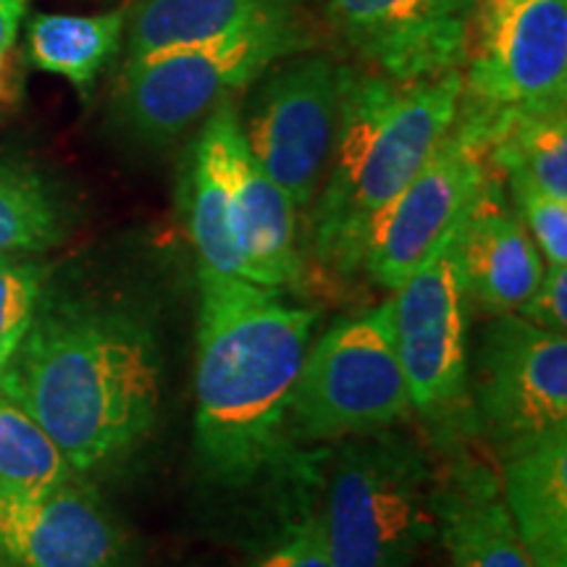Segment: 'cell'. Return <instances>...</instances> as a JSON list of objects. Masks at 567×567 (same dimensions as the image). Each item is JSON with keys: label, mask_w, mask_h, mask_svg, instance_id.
Here are the masks:
<instances>
[{"label": "cell", "mask_w": 567, "mask_h": 567, "mask_svg": "<svg viewBox=\"0 0 567 567\" xmlns=\"http://www.w3.org/2000/svg\"><path fill=\"white\" fill-rule=\"evenodd\" d=\"M413 415L389 302L331 326L310 344L289 402V439L331 444L394 429Z\"/></svg>", "instance_id": "obj_6"}, {"label": "cell", "mask_w": 567, "mask_h": 567, "mask_svg": "<svg viewBox=\"0 0 567 567\" xmlns=\"http://www.w3.org/2000/svg\"><path fill=\"white\" fill-rule=\"evenodd\" d=\"M492 172L484 147L452 126L408 187L379 213L360 271L394 292L455 234Z\"/></svg>", "instance_id": "obj_11"}, {"label": "cell", "mask_w": 567, "mask_h": 567, "mask_svg": "<svg viewBox=\"0 0 567 567\" xmlns=\"http://www.w3.org/2000/svg\"><path fill=\"white\" fill-rule=\"evenodd\" d=\"M452 237L389 300L394 350L405 373L413 415L434 444H465L478 431L471 402V347Z\"/></svg>", "instance_id": "obj_7"}, {"label": "cell", "mask_w": 567, "mask_h": 567, "mask_svg": "<svg viewBox=\"0 0 567 567\" xmlns=\"http://www.w3.org/2000/svg\"><path fill=\"white\" fill-rule=\"evenodd\" d=\"M24 11H27V0H0V105H3L6 71H9L13 42H17Z\"/></svg>", "instance_id": "obj_28"}, {"label": "cell", "mask_w": 567, "mask_h": 567, "mask_svg": "<svg viewBox=\"0 0 567 567\" xmlns=\"http://www.w3.org/2000/svg\"><path fill=\"white\" fill-rule=\"evenodd\" d=\"M329 19L371 71L423 82L460 71L471 21L450 0H329Z\"/></svg>", "instance_id": "obj_13"}, {"label": "cell", "mask_w": 567, "mask_h": 567, "mask_svg": "<svg viewBox=\"0 0 567 567\" xmlns=\"http://www.w3.org/2000/svg\"><path fill=\"white\" fill-rule=\"evenodd\" d=\"M130 538L87 478L45 494H0L3 567H130Z\"/></svg>", "instance_id": "obj_12"}, {"label": "cell", "mask_w": 567, "mask_h": 567, "mask_svg": "<svg viewBox=\"0 0 567 567\" xmlns=\"http://www.w3.org/2000/svg\"><path fill=\"white\" fill-rule=\"evenodd\" d=\"M295 0H140L126 17V61L208 45L292 11Z\"/></svg>", "instance_id": "obj_18"}, {"label": "cell", "mask_w": 567, "mask_h": 567, "mask_svg": "<svg viewBox=\"0 0 567 567\" xmlns=\"http://www.w3.org/2000/svg\"><path fill=\"white\" fill-rule=\"evenodd\" d=\"M231 195V221L245 281L271 289H302L305 258L297 243V208L247 151L234 103L210 113Z\"/></svg>", "instance_id": "obj_14"}, {"label": "cell", "mask_w": 567, "mask_h": 567, "mask_svg": "<svg viewBox=\"0 0 567 567\" xmlns=\"http://www.w3.org/2000/svg\"><path fill=\"white\" fill-rule=\"evenodd\" d=\"M302 48L308 34L287 11L208 45L124 61L113 97L116 122L134 142L168 145Z\"/></svg>", "instance_id": "obj_5"}, {"label": "cell", "mask_w": 567, "mask_h": 567, "mask_svg": "<svg viewBox=\"0 0 567 567\" xmlns=\"http://www.w3.org/2000/svg\"><path fill=\"white\" fill-rule=\"evenodd\" d=\"M567 0H478L467 30L455 126L565 105Z\"/></svg>", "instance_id": "obj_8"}, {"label": "cell", "mask_w": 567, "mask_h": 567, "mask_svg": "<svg viewBox=\"0 0 567 567\" xmlns=\"http://www.w3.org/2000/svg\"><path fill=\"white\" fill-rule=\"evenodd\" d=\"M250 567H331L321 515L308 499L266 528L255 544Z\"/></svg>", "instance_id": "obj_24"}, {"label": "cell", "mask_w": 567, "mask_h": 567, "mask_svg": "<svg viewBox=\"0 0 567 567\" xmlns=\"http://www.w3.org/2000/svg\"><path fill=\"white\" fill-rule=\"evenodd\" d=\"M478 431L496 450L567 429V339L517 313L492 316L471 371Z\"/></svg>", "instance_id": "obj_10"}, {"label": "cell", "mask_w": 567, "mask_h": 567, "mask_svg": "<svg viewBox=\"0 0 567 567\" xmlns=\"http://www.w3.org/2000/svg\"><path fill=\"white\" fill-rule=\"evenodd\" d=\"M452 258L471 313H515L542 281L547 264L496 172L488 174L460 218L452 234Z\"/></svg>", "instance_id": "obj_15"}, {"label": "cell", "mask_w": 567, "mask_h": 567, "mask_svg": "<svg viewBox=\"0 0 567 567\" xmlns=\"http://www.w3.org/2000/svg\"><path fill=\"white\" fill-rule=\"evenodd\" d=\"M436 536L446 567H534L502 496L499 473L463 444L434 467Z\"/></svg>", "instance_id": "obj_16"}, {"label": "cell", "mask_w": 567, "mask_h": 567, "mask_svg": "<svg viewBox=\"0 0 567 567\" xmlns=\"http://www.w3.org/2000/svg\"><path fill=\"white\" fill-rule=\"evenodd\" d=\"M450 3H452V9L460 13V17L471 21L473 11H476V6H478V0H450Z\"/></svg>", "instance_id": "obj_29"}, {"label": "cell", "mask_w": 567, "mask_h": 567, "mask_svg": "<svg viewBox=\"0 0 567 567\" xmlns=\"http://www.w3.org/2000/svg\"><path fill=\"white\" fill-rule=\"evenodd\" d=\"M463 69L423 82L342 66L337 137L310 205V252L337 276L363 268L368 231L452 130Z\"/></svg>", "instance_id": "obj_3"}, {"label": "cell", "mask_w": 567, "mask_h": 567, "mask_svg": "<svg viewBox=\"0 0 567 567\" xmlns=\"http://www.w3.org/2000/svg\"><path fill=\"white\" fill-rule=\"evenodd\" d=\"M467 137L484 147L488 166L499 176L520 174L557 200H567L565 105L507 113Z\"/></svg>", "instance_id": "obj_20"}, {"label": "cell", "mask_w": 567, "mask_h": 567, "mask_svg": "<svg viewBox=\"0 0 567 567\" xmlns=\"http://www.w3.org/2000/svg\"><path fill=\"white\" fill-rule=\"evenodd\" d=\"M538 329L565 334L567 331V266H547L528 300L515 310Z\"/></svg>", "instance_id": "obj_27"}, {"label": "cell", "mask_w": 567, "mask_h": 567, "mask_svg": "<svg viewBox=\"0 0 567 567\" xmlns=\"http://www.w3.org/2000/svg\"><path fill=\"white\" fill-rule=\"evenodd\" d=\"M45 281L48 266L38 260L0 258V371L30 329Z\"/></svg>", "instance_id": "obj_25"}, {"label": "cell", "mask_w": 567, "mask_h": 567, "mask_svg": "<svg viewBox=\"0 0 567 567\" xmlns=\"http://www.w3.org/2000/svg\"><path fill=\"white\" fill-rule=\"evenodd\" d=\"M431 494L434 467L405 431L344 439L318 513L331 567H413L436 538Z\"/></svg>", "instance_id": "obj_4"}, {"label": "cell", "mask_w": 567, "mask_h": 567, "mask_svg": "<svg viewBox=\"0 0 567 567\" xmlns=\"http://www.w3.org/2000/svg\"><path fill=\"white\" fill-rule=\"evenodd\" d=\"M182 216L195 247L197 276H234L245 279L243 255L231 221V195L226 182L221 145L213 116L189 147L182 168Z\"/></svg>", "instance_id": "obj_19"}, {"label": "cell", "mask_w": 567, "mask_h": 567, "mask_svg": "<svg viewBox=\"0 0 567 567\" xmlns=\"http://www.w3.org/2000/svg\"><path fill=\"white\" fill-rule=\"evenodd\" d=\"M197 281L195 450L205 476L243 488L292 452L289 402L318 313L234 276Z\"/></svg>", "instance_id": "obj_2"}, {"label": "cell", "mask_w": 567, "mask_h": 567, "mask_svg": "<svg viewBox=\"0 0 567 567\" xmlns=\"http://www.w3.org/2000/svg\"><path fill=\"white\" fill-rule=\"evenodd\" d=\"M507 184L517 216L542 252L547 266H567V200H557L520 174L502 176Z\"/></svg>", "instance_id": "obj_26"}, {"label": "cell", "mask_w": 567, "mask_h": 567, "mask_svg": "<svg viewBox=\"0 0 567 567\" xmlns=\"http://www.w3.org/2000/svg\"><path fill=\"white\" fill-rule=\"evenodd\" d=\"M247 90L245 109L237 111L247 151L297 213L310 210L337 137L342 63L323 53H292Z\"/></svg>", "instance_id": "obj_9"}, {"label": "cell", "mask_w": 567, "mask_h": 567, "mask_svg": "<svg viewBox=\"0 0 567 567\" xmlns=\"http://www.w3.org/2000/svg\"><path fill=\"white\" fill-rule=\"evenodd\" d=\"M130 11L116 9L92 17L38 13L30 21V61L40 71L59 74L74 87L87 90L118 53Z\"/></svg>", "instance_id": "obj_21"}, {"label": "cell", "mask_w": 567, "mask_h": 567, "mask_svg": "<svg viewBox=\"0 0 567 567\" xmlns=\"http://www.w3.org/2000/svg\"><path fill=\"white\" fill-rule=\"evenodd\" d=\"M63 239L59 197L32 168L0 163V258H27Z\"/></svg>", "instance_id": "obj_22"}, {"label": "cell", "mask_w": 567, "mask_h": 567, "mask_svg": "<svg viewBox=\"0 0 567 567\" xmlns=\"http://www.w3.org/2000/svg\"><path fill=\"white\" fill-rule=\"evenodd\" d=\"M0 567H3V565H0Z\"/></svg>", "instance_id": "obj_30"}, {"label": "cell", "mask_w": 567, "mask_h": 567, "mask_svg": "<svg viewBox=\"0 0 567 567\" xmlns=\"http://www.w3.org/2000/svg\"><path fill=\"white\" fill-rule=\"evenodd\" d=\"M74 476L42 425L0 392V494H45Z\"/></svg>", "instance_id": "obj_23"}, {"label": "cell", "mask_w": 567, "mask_h": 567, "mask_svg": "<svg viewBox=\"0 0 567 567\" xmlns=\"http://www.w3.org/2000/svg\"><path fill=\"white\" fill-rule=\"evenodd\" d=\"M76 476L126 463L158 423L161 339L134 305L42 289L30 329L0 371Z\"/></svg>", "instance_id": "obj_1"}, {"label": "cell", "mask_w": 567, "mask_h": 567, "mask_svg": "<svg viewBox=\"0 0 567 567\" xmlns=\"http://www.w3.org/2000/svg\"><path fill=\"white\" fill-rule=\"evenodd\" d=\"M499 486L534 567H567V429L499 446Z\"/></svg>", "instance_id": "obj_17"}]
</instances>
